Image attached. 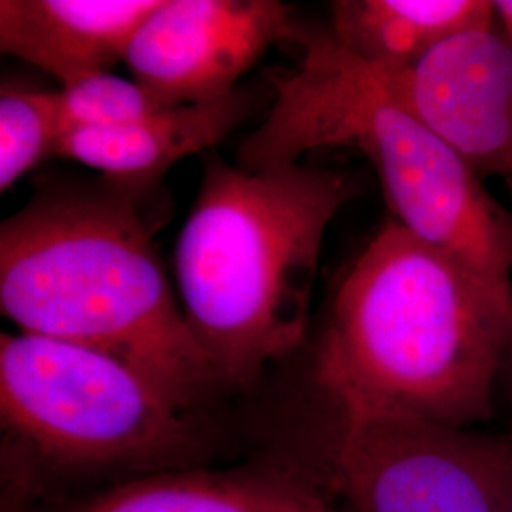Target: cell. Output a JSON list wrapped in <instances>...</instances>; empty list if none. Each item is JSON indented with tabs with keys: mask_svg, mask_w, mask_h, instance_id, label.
I'll use <instances>...</instances> for the list:
<instances>
[{
	"mask_svg": "<svg viewBox=\"0 0 512 512\" xmlns=\"http://www.w3.org/2000/svg\"><path fill=\"white\" fill-rule=\"evenodd\" d=\"M293 35L298 69L275 82L274 105L239 148V167L300 164L311 150L353 148L376 169L395 222L511 293L512 209L330 33Z\"/></svg>",
	"mask_w": 512,
	"mask_h": 512,
	"instance_id": "4",
	"label": "cell"
},
{
	"mask_svg": "<svg viewBox=\"0 0 512 512\" xmlns=\"http://www.w3.org/2000/svg\"><path fill=\"white\" fill-rule=\"evenodd\" d=\"M336 44L378 73L416 65L448 38L494 25L492 0H336Z\"/></svg>",
	"mask_w": 512,
	"mask_h": 512,
	"instance_id": "11",
	"label": "cell"
},
{
	"mask_svg": "<svg viewBox=\"0 0 512 512\" xmlns=\"http://www.w3.org/2000/svg\"><path fill=\"white\" fill-rule=\"evenodd\" d=\"M323 512H349V511H340V509H334L332 505H327V509Z\"/></svg>",
	"mask_w": 512,
	"mask_h": 512,
	"instance_id": "17",
	"label": "cell"
},
{
	"mask_svg": "<svg viewBox=\"0 0 512 512\" xmlns=\"http://www.w3.org/2000/svg\"><path fill=\"white\" fill-rule=\"evenodd\" d=\"M511 293L387 220L332 302L317 380L325 395L473 429L494 410Z\"/></svg>",
	"mask_w": 512,
	"mask_h": 512,
	"instance_id": "1",
	"label": "cell"
},
{
	"mask_svg": "<svg viewBox=\"0 0 512 512\" xmlns=\"http://www.w3.org/2000/svg\"><path fill=\"white\" fill-rule=\"evenodd\" d=\"M378 76L480 179H501L512 198V50L495 25L463 31L416 65Z\"/></svg>",
	"mask_w": 512,
	"mask_h": 512,
	"instance_id": "8",
	"label": "cell"
},
{
	"mask_svg": "<svg viewBox=\"0 0 512 512\" xmlns=\"http://www.w3.org/2000/svg\"><path fill=\"white\" fill-rule=\"evenodd\" d=\"M277 0H158L129 42L131 78L169 107L217 101L279 38L293 35Z\"/></svg>",
	"mask_w": 512,
	"mask_h": 512,
	"instance_id": "7",
	"label": "cell"
},
{
	"mask_svg": "<svg viewBox=\"0 0 512 512\" xmlns=\"http://www.w3.org/2000/svg\"><path fill=\"white\" fill-rule=\"evenodd\" d=\"M63 124L55 92L4 88L0 93V192H8L57 152Z\"/></svg>",
	"mask_w": 512,
	"mask_h": 512,
	"instance_id": "13",
	"label": "cell"
},
{
	"mask_svg": "<svg viewBox=\"0 0 512 512\" xmlns=\"http://www.w3.org/2000/svg\"><path fill=\"white\" fill-rule=\"evenodd\" d=\"M327 505L291 476L169 471L116 486L67 512H323Z\"/></svg>",
	"mask_w": 512,
	"mask_h": 512,
	"instance_id": "12",
	"label": "cell"
},
{
	"mask_svg": "<svg viewBox=\"0 0 512 512\" xmlns=\"http://www.w3.org/2000/svg\"><path fill=\"white\" fill-rule=\"evenodd\" d=\"M355 192L346 173L321 167L207 162L175 274L220 382L249 384L302 344L327 228Z\"/></svg>",
	"mask_w": 512,
	"mask_h": 512,
	"instance_id": "3",
	"label": "cell"
},
{
	"mask_svg": "<svg viewBox=\"0 0 512 512\" xmlns=\"http://www.w3.org/2000/svg\"><path fill=\"white\" fill-rule=\"evenodd\" d=\"M0 310L19 332L133 366L186 410L220 384L133 196L116 188L50 194L2 222Z\"/></svg>",
	"mask_w": 512,
	"mask_h": 512,
	"instance_id": "2",
	"label": "cell"
},
{
	"mask_svg": "<svg viewBox=\"0 0 512 512\" xmlns=\"http://www.w3.org/2000/svg\"><path fill=\"white\" fill-rule=\"evenodd\" d=\"M183 406L107 353L35 334L0 336L4 427L52 461L181 463L202 431Z\"/></svg>",
	"mask_w": 512,
	"mask_h": 512,
	"instance_id": "5",
	"label": "cell"
},
{
	"mask_svg": "<svg viewBox=\"0 0 512 512\" xmlns=\"http://www.w3.org/2000/svg\"><path fill=\"white\" fill-rule=\"evenodd\" d=\"M503 376L509 380L512 385V283H511V338H509V349H507V359H505V368Z\"/></svg>",
	"mask_w": 512,
	"mask_h": 512,
	"instance_id": "16",
	"label": "cell"
},
{
	"mask_svg": "<svg viewBox=\"0 0 512 512\" xmlns=\"http://www.w3.org/2000/svg\"><path fill=\"white\" fill-rule=\"evenodd\" d=\"M158 0H2L0 50L63 86L110 73Z\"/></svg>",
	"mask_w": 512,
	"mask_h": 512,
	"instance_id": "9",
	"label": "cell"
},
{
	"mask_svg": "<svg viewBox=\"0 0 512 512\" xmlns=\"http://www.w3.org/2000/svg\"><path fill=\"white\" fill-rule=\"evenodd\" d=\"M251 99L236 90L222 99L160 110L114 128L69 129L55 158L103 173L112 188L137 196L184 158L217 145L247 118Z\"/></svg>",
	"mask_w": 512,
	"mask_h": 512,
	"instance_id": "10",
	"label": "cell"
},
{
	"mask_svg": "<svg viewBox=\"0 0 512 512\" xmlns=\"http://www.w3.org/2000/svg\"><path fill=\"white\" fill-rule=\"evenodd\" d=\"M329 397L349 512H512V437Z\"/></svg>",
	"mask_w": 512,
	"mask_h": 512,
	"instance_id": "6",
	"label": "cell"
},
{
	"mask_svg": "<svg viewBox=\"0 0 512 512\" xmlns=\"http://www.w3.org/2000/svg\"><path fill=\"white\" fill-rule=\"evenodd\" d=\"M63 133L78 128H114L169 109L133 78L101 73L55 90Z\"/></svg>",
	"mask_w": 512,
	"mask_h": 512,
	"instance_id": "14",
	"label": "cell"
},
{
	"mask_svg": "<svg viewBox=\"0 0 512 512\" xmlns=\"http://www.w3.org/2000/svg\"><path fill=\"white\" fill-rule=\"evenodd\" d=\"M494 25L512 50V0H492Z\"/></svg>",
	"mask_w": 512,
	"mask_h": 512,
	"instance_id": "15",
	"label": "cell"
}]
</instances>
